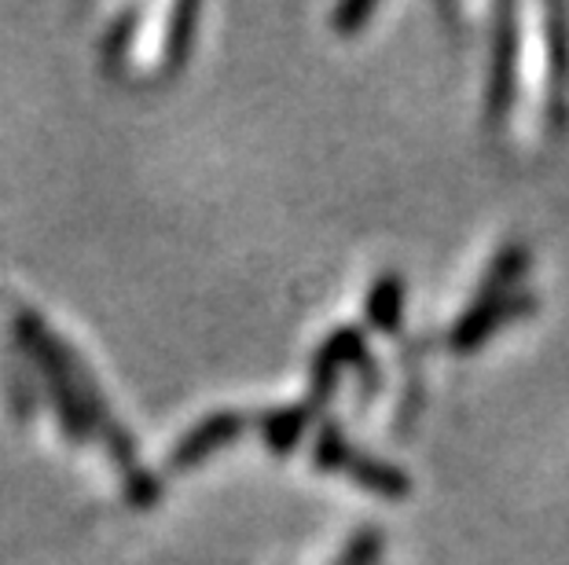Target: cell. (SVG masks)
Listing matches in <instances>:
<instances>
[{"mask_svg":"<svg viewBox=\"0 0 569 565\" xmlns=\"http://www.w3.org/2000/svg\"><path fill=\"white\" fill-rule=\"evenodd\" d=\"M320 415H323V407L312 404L309 396H301V401H295V404L269 407V412L258 418L264 448H269L272 455H280V460H287V455L298 448L301 437L309 434V426L317 423Z\"/></svg>","mask_w":569,"mask_h":565,"instance_id":"cell-8","label":"cell"},{"mask_svg":"<svg viewBox=\"0 0 569 565\" xmlns=\"http://www.w3.org/2000/svg\"><path fill=\"white\" fill-rule=\"evenodd\" d=\"M11 334H16V349L30 360L33 375L41 382V393H48L52 412L59 418V430L70 444L100 441L103 452L122 474V492L132 511H151L162 500V477H154L148 466L140 463L137 441L129 430L114 418V407L96 382L92 367L74 345H67L59 334L48 327L41 312L16 309L11 316Z\"/></svg>","mask_w":569,"mask_h":565,"instance_id":"cell-1","label":"cell"},{"mask_svg":"<svg viewBox=\"0 0 569 565\" xmlns=\"http://www.w3.org/2000/svg\"><path fill=\"white\" fill-rule=\"evenodd\" d=\"M140 19H143L140 8H126V11H118V16L111 19V27L103 30V38H100V67H103V74L122 78Z\"/></svg>","mask_w":569,"mask_h":565,"instance_id":"cell-13","label":"cell"},{"mask_svg":"<svg viewBox=\"0 0 569 565\" xmlns=\"http://www.w3.org/2000/svg\"><path fill=\"white\" fill-rule=\"evenodd\" d=\"M518 27H515V8L500 4L496 8V30H492V59H489V85H486V125L500 129L507 122L518 95Z\"/></svg>","mask_w":569,"mask_h":565,"instance_id":"cell-6","label":"cell"},{"mask_svg":"<svg viewBox=\"0 0 569 565\" xmlns=\"http://www.w3.org/2000/svg\"><path fill=\"white\" fill-rule=\"evenodd\" d=\"M312 466H317L320 474L349 477L353 485H360L365 492H375V496H382V500H408L411 496V477L401 471V466L357 448L338 418H323L317 426V437H312Z\"/></svg>","mask_w":569,"mask_h":565,"instance_id":"cell-2","label":"cell"},{"mask_svg":"<svg viewBox=\"0 0 569 565\" xmlns=\"http://www.w3.org/2000/svg\"><path fill=\"white\" fill-rule=\"evenodd\" d=\"M529 246L526 243H507L500 254L489 261L486 275H481L475 297H507L515 294L522 280L529 275Z\"/></svg>","mask_w":569,"mask_h":565,"instance_id":"cell-12","label":"cell"},{"mask_svg":"<svg viewBox=\"0 0 569 565\" xmlns=\"http://www.w3.org/2000/svg\"><path fill=\"white\" fill-rule=\"evenodd\" d=\"M379 360L371 356L368 349V331L357 327V323H342L335 327L327 339L320 342V349L309 360V401L320 404L327 412V404L335 401L338 393V379L342 371H353V375H365L368 367H375Z\"/></svg>","mask_w":569,"mask_h":565,"instance_id":"cell-3","label":"cell"},{"mask_svg":"<svg viewBox=\"0 0 569 565\" xmlns=\"http://www.w3.org/2000/svg\"><path fill=\"white\" fill-rule=\"evenodd\" d=\"M375 11H379V4H371V0H346L331 11V30L338 38H357L365 22L375 19Z\"/></svg>","mask_w":569,"mask_h":565,"instance_id":"cell-15","label":"cell"},{"mask_svg":"<svg viewBox=\"0 0 569 565\" xmlns=\"http://www.w3.org/2000/svg\"><path fill=\"white\" fill-rule=\"evenodd\" d=\"M0 379H4V401H8L11 418H16L19 426H30L41 407V382L33 375L30 360L22 356L16 345L0 356Z\"/></svg>","mask_w":569,"mask_h":565,"instance_id":"cell-9","label":"cell"},{"mask_svg":"<svg viewBox=\"0 0 569 565\" xmlns=\"http://www.w3.org/2000/svg\"><path fill=\"white\" fill-rule=\"evenodd\" d=\"M199 19H202L199 4H177L173 11H169L166 41H162V63H159V74H154L159 81H173L180 70L188 67L191 52H196Z\"/></svg>","mask_w":569,"mask_h":565,"instance_id":"cell-11","label":"cell"},{"mask_svg":"<svg viewBox=\"0 0 569 565\" xmlns=\"http://www.w3.org/2000/svg\"><path fill=\"white\" fill-rule=\"evenodd\" d=\"M532 312H537V294L532 291H515L507 297H475L467 312H459V320L448 327L445 345L452 353H475L492 334H500L507 323L526 320Z\"/></svg>","mask_w":569,"mask_h":565,"instance_id":"cell-4","label":"cell"},{"mask_svg":"<svg viewBox=\"0 0 569 565\" xmlns=\"http://www.w3.org/2000/svg\"><path fill=\"white\" fill-rule=\"evenodd\" d=\"M253 426V418L239 407H221V412H210L199 418L196 426L184 430L180 441L169 448L166 455V474H188L202 466L206 460H213L217 452L232 448V444L243 441V434Z\"/></svg>","mask_w":569,"mask_h":565,"instance_id":"cell-5","label":"cell"},{"mask_svg":"<svg viewBox=\"0 0 569 565\" xmlns=\"http://www.w3.org/2000/svg\"><path fill=\"white\" fill-rule=\"evenodd\" d=\"M543 44H548V125L551 137L569 129V22L566 8L543 11Z\"/></svg>","mask_w":569,"mask_h":565,"instance_id":"cell-7","label":"cell"},{"mask_svg":"<svg viewBox=\"0 0 569 565\" xmlns=\"http://www.w3.org/2000/svg\"><path fill=\"white\" fill-rule=\"evenodd\" d=\"M405 309H408V283L397 272H382L379 280L368 286L365 323L375 334L397 339L401 327H405Z\"/></svg>","mask_w":569,"mask_h":565,"instance_id":"cell-10","label":"cell"},{"mask_svg":"<svg viewBox=\"0 0 569 565\" xmlns=\"http://www.w3.org/2000/svg\"><path fill=\"white\" fill-rule=\"evenodd\" d=\"M386 551V533L379 525H360L349 544L338 551V558L331 565H379Z\"/></svg>","mask_w":569,"mask_h":565,"instance_id":"cell-14","label":"cell"}]
</instances>
